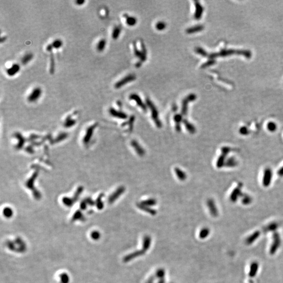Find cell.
Here are the masks:
<instances>
[{
  "label": "cell",
  "instance_id": "obj_1",
  "mask_svg": "<svg viewBox=\"0 0 283 283\" xmlns=\"http://www.w3.org/2000/svg\"><path fill=\"white\" fill-rule=\"evenodd\" d=\"M146 103L152 112V116L155 123L158 127H161L162 124L161 120L159 119L158 112L157 111V108L155 107L154 104L152 102V101L148 99H146Z\"/></svg>",
  "mask_w": 283,
  "mask_h": 283
},
{
  "label": "cell",
  "instance_id": "obj_2",
  "mask_svg": "<svg viewBox=\"0 0 283 283\" xmlns=\"http://www.w3.org/2000/svg\"><path fill=\"white\" fill-rule=\"evenodd\" d=\"M273 172L272 170L270 168H266L264 171L263 177L262 179V184L263 185L268 187L270 185V183L272 182V179Z\"/></svg>",
  "mask_w": 283,
  "mask_h": 283
},
{
  "label": "cell",
  "instance_id": "obj_3",
  "mask_svg": "<svg viewBox=\"0 0 283 283\" xmlns=\"http://www.w3.org/2000/svg\"><path fill=\"white\" fill-rule=\"evenodd\" d=\"M197 98L196 94H190L187 96L183 101L182 108H181V113L183 115H186L187 113L188 105L190 102L195 100Z\"/></svg>",
  "mask_w": 283,
  "mask_h": 283
},
{
  "label": "cell",
  "instance_id": "obj_4",
  "mask_svg": "<svg viewBox=\"0 0 283 283\" xmlns=\"http://www.w3.org/2000/svg\"><path fill=\"white\" fill-rule=\"evenodd\" d=\"M242 187H243L242 184L240 183L238 184L237 187H235L232 192L230 196V199L232 202L235 203L240 197H241L243 194L242 192Z\"/></svg>",
  "mask_w": 283,
  "mask_h": 283
},
{
  "label": "cell",
  "instance_id": "obj_5",
  "mask_svg": "<svg viewBox=\"0 0 283 283\" xmlns=\"http://www.w3.org/2000/svg\"><path fill=\"white\" fill-rule=\"evenodd\" d=\"M42 90L39 87H36L32 90L31 94L28 95L27 100L29 102H34L38 100L41 97Z\"/></svg>",
  "mask_w": 283,
  "mask_h": 283
},
{
  "label": "cell",
  "instance_id": "obj_6",
  "mask_svg": "<svg viewBox=\"0 0 283 283\" xmlns=\"http://www.w3.org/2000/svg\"><path fill=\"white\" fill-rule=\"evenodd\" d=\"M135 79H136V76L135 74H129L116 83L114 87L116 89H119L120 88L124 86V85H126L127 83H131L132 81L135 80Z\"/></svg>",
  "mask_w": 283,
  "mask_h": 283
},
{
  "label": "cell",
  "instance_id": "obj_7",
  "mask_svg": "<svg viewBox=\"0 0 283 283\" xmlns=\"http://www.w3.org/2000/svg\"><path fill=\"white\" fill-rule=\"evenodd\" d=\"M146 252L143 250L142 249L141 250H137L133 252L130 253L128 255H126L125 257L123 258V262L124 263H127L131 261L133 259H135L137 257L141 256L142 255H143L145 254Z\"/></svg>",
  "mask_w": 283,
  "mask_h": 283
},
{
  "label": "cell",
  "instance_id": "obj_8",
  "mask_svg": "<svg viewBox=\"0 0 283 283\" xmlns=\"http://www.w3.org/2000/svg\"><path fill=\"white\" fill-rule=\"evenodd\" d=\"M207 205L211 216L214 217L218 216V209L216 206V203L214 202V201L212 199H209L207 200Z\"/></svg>",
  "mask_w": 283,
  "mask_h": 283
},
{
  "label": "cell",
  "instance_id": "obj_9",
  "mask_svg": "<svg viewBox=\"0 0 283 283\" xmlns=\"http://www.w3.org/2000/svg\"><path fill=\"white\" fill-rule=\"evenodd\" d=\"M195 12L194 14V18L196 20H200L203 15V7L202 6V5L198 1H195Z\"/></svg>",
  "mask_w": 283,
  "mask_h": 283
},
{
  "label": "cell",
  "instance_id": "obj_10",
  "mask_svg": "<svg viewBox=\"0 0 283 283\" xmlns=\"http://www.w3.org/2000/svg\"><path fill=\"white\" fill-rule=\"evenodd\" d=\"M20 69L21 67L19 64L14 63L10 67L7 69L6 72L9 76L13 77L20 71Z\"/></svg>",
  "mask_w": 283,
  "mask_h": 283
},
{
  "label": "cell",
  "instance_id": "obj_11",
  "mask_svg": "<svg viewBox=\"0 0 283 283\" xmlns=\"http://www.w3.org/2000/svg\"><path fill=\"white\" fill-rule=\"evenodd\" d=\"M130 99L132 100L135 101V102L136 103L137 105L139 106L143 110L146 111L147 107L146 105L143 102L141 99L139 97V96H138L137 94H132L131 96H130Z\"/></svg>",
  "mask_w": 283,
  "mask_h": 283
},
{
  "label": "cell",
  "instance_id": "obj_12",
  "mask_svg": "<svg viewBox=\"0 0 283 283\" xmlns=\"http://www.w3.org/2000/svg\"><path fill=\"white\" fill-rule=\"evenodd\" d=\"M134 49L135 54L137 57H139L141 59L142 61H144L146 59V51L145 48L144 47L142 50H139L136 46L135 44H134Z\"/></svg>",
  "mask_w": 283,
  "mask_h": 283
},
{
  "label": "cell",
  "instance_id": "obj_13",
  "mask_svg": "<svg viewBox=\"0 0 283 283\" xmlns=\"http://www.w3.org/2000/svg\"><path fill=\"white\" fill-rule=\"evenodd\" d=\"M131 145L135 150V152L137 153V154L139 155L140 156H143L145 154V151L144 150V148L139 145V143L137 141H136L135 140L132 141L131 142Z\"/></svg>",
  "mask_w": 283,
  "mask_h": 283
},
{
  "label": "cell",
  "instance_id": "obj_14",
  "mask_svg": "<svg viewBox=\"0 0 283 283\" xmlns=\"http://www.w3.org/2000/svg\"><path fill=\"white\" fill-rule=\"evenodd\" d=\"M109 112L111 116H113L114 117L119 118L121 119H126V118H127V116L126 114L121 111H117L114 108H110L109 110Z\"/></svg>",
  "mask_w": 283,
  "mask_h": 283
},
{
  "label": "cell",
  "instance_id": "obj_15",
  "mask_svg": "<svg viewBox=\"0 0 283 283\" xmlns=\"http://www.w3.org/2000/svg\"><path fill=\"white\" fill-rule=\"evenodd\" d=\"M125 191V188L123 187H121L119 188L118 189L116 190L114 194L111 195V197L109 199V202L110 203H112L118 199Z\"/></svg>",
  "mask_w": 283,
  "mask_h": 283
},
{
  "label": "cell",
  "instance_id": "obj_16",
  "mask_svg": "<svg viewBox=\"0 0 283 283\" xmlns=\"http://www.w3.org/2000/svg\"><path fill=\"white\" fill-rule=\"evenodd\" d=\"M152 243V238L150 235H145L143 239L142 243V250L146 252L150 248Z\"/></svg>",
  "mask_w": 283,
  "mask_h": 283
},
{
  "label": "cell",
  "instance_id": "obj_17",
  "mask_svg": "<svg viewBox=\"0 0 283 283\" xmlns=\"http://www.w3.org/2000/svg\"><path fill=\"white\" fill-rule=\"evenodd\" d=\"M137 207L141 209L142 211H144L145 212H147L148 214H150L152 216H155L156 214V211L154 209H152L151 208L148 206H146L144 205H142L141 203H137Z\"/></svg>",
  "mask_w": 283,
  "mask_h": 283
},
{
  "label": "cell",
  "instance_id": "obj_18",
  "mask_svg": "<svg viewBox=\"0 0 283 283\" xmlns=\"http://www.w3.org/2000/svg\"><path fill=\"white\" fill-rule=\"evenodd\" d=\"M238 164L237 159H235L234 157H231L226 158L225 165L226 167L233 168L235 167Z\"/></svg>",
  "mask_w": 283,
  "mask_h": 283
},
{
  "label": "cell",
  "instance_id": "obj_19",
  "mask_svg": "<svg viewBox=\"0 0 283 283\" xmlns=\"http://www.w3.org/2000/svg\"><path fill=\"white\" fill-rule=\"evenodd\" d=\"M204 27L201 25H198L196 26H192L191 27L187 28L186 29V33L188 34H192V33H197L200 31H203Z\"/></svg>",
  "mask_w": 283,
  "mask_h": 283
},
{
  "label": "cell",
  "instance_id": "obj_20",
  "mask_svg": "<svg viewBox=\"0 0 283 283\" xmlns=\"http://www.w3.org/2000/svg\"><path fill=\"white\" fill-rule=\"evenodd\" d=\"M33 57H34V55L31 52L26 53V54L24 55V56L22 57L21 59L22 63L24 65H27L28 63H29L33 59Z\"/></svg>",
  "mask_w": 283,
  "mask_h": 283
},
{
  "label": "cell",
  "instance_id": "obj_21",
  "mask_svg": "<svg viewBox=\"0 0 283 283\" xmlns=\"http://www.w3.org/2000/svg\"><path fill=\"white\" fill-rule=\"evenodd\" d=\"M107 45V41L105 39H101L98 41V43L97 44L96 48L99 52H102L103 50H105V46Z\"/></svg>",
  "mask_w": 283,
  "mask_h": 283
},
{
  "label": "cell",
  "instance_id": "obj_22",
  "mask_svg": "<svg viewBox=\"0 0 283 283\" xmlns=\"http://www.w3.org/2000/svg\"><path fill=\"white\" fill-rule=\"evenodd\" d=\"M226 155L222 154H221V155L218 158L217 161L216 165H217V167L220 168L222 167L223 166H224L226 161Z\"/></svg>",
  "mask_w": 283,
  "mask_h": 283
},
{
  "label": "cell",
  "instance_id": "obj_23",
  "mask_svg": "<svg viewBox=\"0 0 283 283\" xmlns=\"http://www.w3.org/2000/svg\"><path fill=\"white\" fill-rule=\"evenodd\" d=\"M241 198V202L243 205H249L252 201V198L250 195H248V194H242Z\"/></svg>",
  "mask_w": 283,
  "mask_h": 283
},
{
  "label": "cell",
  "instance_id": "obj_24",
  "mask_svg": "<svg viewBox=\"0 0 283 283\" xmlns=\"http://www.w3.org/2000/svg\"><path fill=\"white\" fill-rule=\"evenodd\" d=\"M175 172L176 173L177 177L181 181H184L187 178V175L186 174L185 172H183L182 170L179 169L178 168H176L175 169Z\"/></svg>",
  "mask_w": 283,
  "mask_h": 283
},
{
  "label": "cell",
  "instance_id": "obj_25",
  "mask_svg": "<svg viewBox=\"0 0 283 283\" xmlns=\"http://www.w3.org/2000/svg\"><path fill=\"white\" fill-rule=\"evenodd\" d=\"M125 16V19H126V24H127L129 26H134L135 24L137 23V19L136 18L133 17V16H129L127 14L124 15Z\"/></svg>",
  "mask_w": 283,
  "mask_h": 283
},
{
  "label": "cell",
  "instance_id": "obj_26",
  "mask_svg": "<svg viewBox=\"0 0 283 283\" xmlns=\"http://www.w3.org/2000/svg\"><path fill=\"white\" fill-rule=\"evenodd\" d=\"M184 122V123L185 124V125L186 128L187 129L188 131L190 132V133H195L196 132V128L194 126V125H192V123H190L189 122H188L187 120H184L183 121Z\"/></svg>",
  "mask_w": 283,
  "mask_h": 283
},
{
  "label": "cell",
  "instance_id": "obj_27",
  "mask_svg": "<svg viewBox=\"0 0 283 283\" xmlns=\"http://www.w3.org/2000/svg\"><path fill=\"white\" fill-rule=\"evenodd\" d=\"M155 276L156 277V279H165V270L163 268H158L155 274Z\"/></svg>",
  "mask_w": 283,
  "mask_h": 283
},
{
  "label": "cell",
  "instance_id": "obj_28",
  "mask_svg": "<svg viewBox=\"0 0 283 283\" xmlns=\"http://www.w3.org/2000/svg\"><path fill=\"white\" fill-rule=\"evenodd\" d=\"M121 32V28L119 26H116L113 28L112 33V38L114 40L118 39L120 36V34Z\"/></svg>",
  "mask_w": 283,
  "mask_h": 283
},
{
  "label": "cell",
  "instance_id": "obj_29",
  "mask_svg": "<svg viewBox=\"0 0 283 283\" xmlns=\"http://www.w3.org/2000/svg\"><path fill=\"white\" fill-rule=\"evenodd\" d=\"M156 203H156V200L155 199H153V198H150V199H146V200L143 201L141 203H142V205H144V206L150 207L156 205Z\"/></svg>",
  "mask_w": 283,
  "mask_h": 283
},
{
  "label": "cell",
  "instance_id": "obj_30",
  "mask_svg": "<svg viewBox=\"0 0 283 283\" xmlns=\"http://www.w3.org/2000/svg\"><path fill=\"white\" fill-rule=\"evenodd\" d=\"M209 233H210V230L207 228H204L200 231L199 237L201 239H204L209 235Z\"/></svg>",
  "mask_w": 283,
  "mask_h": 283
},
{
  "label": "cell",
  "instance_id": "obj_31",
  "mask_svg": "<svg viewBox=\"0 0 283 283\" xmlns=\"http://www.w3.org/2000/svg\"><path fill=\"white\" fill-rule=\"evenodd\" d=\"M63 45V42L60 39H55L52 41V44L53 48H55L56 49H58L61 48Z\"/></svg>",
  "mask_w": 283,
  "mask_h": 283
},
{
  "label": "cell",
  "instance_id": "obj_32",
  "mask_svg": "<svg viewBox=\"0 0 283 283\" xmlns=\"http://www.w3.org/2000/svg\"><path fill=\"white\" fill-rule=\"evenodd\" d=\"M182 120V116L181 114H176L174 116V121L175 123H176V129L177 131H180L181 130V126H180V123Z\"/></svg>",
  "mask_w": 283,
  "mask_h": 283
},
{
  "label": "cell",
  "instance_id": "obj_33",
  "mask_svg": "<svg viewBox=\"0 0 283 283\" xmlns=\"http://www.w3.org/2000/svg\"><path fill=\"white\" fill-rule=\"evenodd\" d=\"M267 128L270 132H274L276 131L277 126L276 124L274 122H269L267 125Z\"/></svg>",
  "mask_w": 283,
  "mask_h": 283
},
{
  "label": "cell",
  "instance_id": "obj_34",
  "mask_svg": "<svg viewBox=\"0 0 283 283\" xmlns=\"http://www.w3.org/2000/svg\"><path fill=\"white\" fill-rule=\"evenodd\" d=\"M50 61V69H49V72H50L51 74H53L54 73L55 71V59L52 52V54H51Z\"/></svg>",
  "mask_w": 283,
  "mask_h": 283
},
{
  "label": "cell",
  "instance_id": "obj_35",
  "mask_svg": "<svg viewBox=\"0 0 283 283\" xmlns=\"http://www.w3.org/2000/svg\"><path fill=\"white\" fill-rule=\"evenodd\" d=\"M166 27V24L164 22H158L156 25V28L158 31H163Z\"/></svg>",
  "mask_w": 283,
  "mask_h": 283
},
{
  "label": "cell",
  "instance_id": "obj_36",
  "mask_svg": "<svg viewBox=\"0 0 283 283\" xmlns=\"http://www.w3.org/2000/svg\"><path fill=\"white\" fill-rule=\"evenodd\" d=\"M239 133L242 135H248L250 133V130L246 126H242L240 129Z\"/></svg>",
  "mask_w": 283,
  "mask_h": 283
},
{
  "label": "cell",
  "instance_id": "obj_37",
  "mask_svg": "<svg viewBox=\"0 0 283 283\" xmlns=\"http://www.w3.org/2000/svg\"><path fill=\"white\" fill-rule=\"evenodd\" d=\"M195 51L198 54L200 55L201 56H206L207 55V53L203 48L201 47H197L195 49Z\"/></svg>",
  "mask_w": 283,
  "mask_h": 283
},
{
  "label": "cell",
  "instance_id": "obj_38",
  "mask_svg": "<svg viewBox=\"0 0 283 283\" xmlns=\"http://www.w3.org/2000/svg\"><path fill=\"white\" fill-rule=\"evenodd\" d=\"M231 148L228 146H224L221 148V154L224 155L226 156H227L229 153L231 152Z\"/></svg>",
  "mask_w": 283,
  "mask_h": 283
},
{
  "label": "cell",
  "instance_id": "obj_39",
  "mask_svg": "<svg viewBox=\"0 0 283 283\" xmlns=\"http://www.w3.org/2000/svg\"><path fill=\"white\" fill-rule=\"evenodd\" d=\"M91 237L94 240H98L100 237V234L98 231H94L91 234Z\"/></svg>",
  "mask_w": 283,
  "mask_h": 283
},
{
  "label": "cell",
  "instance_id": "obj_40",
  "mask_svg": "<svg viewBox=\"0 0 283 283\" xmlns=\"http://www.w3.org/2000/svg\"><path fill=\"white\" fill-rule=\"evenodd\" d=\"M4 214L5 217H10L12 215V211L10 208H6L4 209Z\"/></svg>",
  "mask_w": 283,
  "mask_h": 283
},
{
  "label": "cell",
  "instance_id": "obj_41",
  "mask_svg": "<svg viewBox=\"0 0 283 283\" xmlns=\"http://www.w3.org/2000/svg\"><path fill=\"white\" fill-rule=\"evenodd\" d=\"M156 279V277L154 275H152L148 278V279L146 281V283H154V282Z\"/></svg>",
  "mask_w": 283,
  "mask_h": 283
},
{
  "label": "cell",
  "instance_id": "obj_42",
  "mask_svg": "<svg viewBox=\"0 0 283 283\" xmlns=\"http://www.w3.org/2000/svg\"><path fill=\"white\" fill-rule=\"evenodd\" d=\"M85 2V0H77L75 3L78 5H83Z\"/></svg>",
  "mask_w": 283,
  "mask_h": 283
},
{
  "label": "cell",
  "instance_id": "obj_43",
  "mask_svg": "<svg viewBox=\"0 0 283 283\" xmlns=\"http://www.w3.org/2000/svg\"><path fill=\"white\" fill-rule=\"evenodd\" d=\"M52 49H53V47H52V44H49L46 47V50L48 52H52Z\"/></svg>",
  "mask_w": 283,
  "mask_h": 283
},
{
  "label": "cell",
  "instance_id": "obj_44",
  "mask_svg": "<svg viewBox=\"0 0 283 283\" xmlns=\"http://www.w3.org/2000/svg\"><path fill=\"white\" fill-rule=\"evenodd\" d=\"M277 174L280 177H283V166L278 170Z\"/></svg>",
  "mask_w": 283,
  "mask_h": 283
},
{
  "label": "cell",
  "instance_id": "obj_45",
  "mask_svg": "<svg viewBox=\"0 0 283 283\" xmlns=\"http://www.w3.org/2000/svg\"><path fill=\"white\" fill-rule=\"evenodd\" d=\"M212 63H213V62H211V61H208V62H207V63H205V64L203 65V66H202V68L206 67L208 66L211 65V64H212Z\"/></svg>",
  "mask_w": 283,
  "mask_h": 283
},
{
  "label": "cell",
  "instance_id": "obj_46",
  "mask_svg": "<svg viewBox=\"0 0 283 283\" xmlns=\"http://www.w3.org/2000/svg\"><path fill=\"white\" fill-rule=\"evenodd\" d=\"M156 283H165V279H159Z\"/></svg>",
  "mask_w": 283,
  "mask_h": 283
},
{
  "label": "cell",
  "instance_id": "obj_47",
  "mask_svg": "<svg viewBox=\"0 0 283 283\" xmlns=\"http://www.w3.org/2000/svg\"><path fill=\"white\" fill-rule=\"evenodd\" d=\"M6 39H7V37H5V36L1 37V43L4 42V41L6 40Z\"/></svg>",
  "mask_w": 283,
  "mask_h": 283
}]
</instances>
